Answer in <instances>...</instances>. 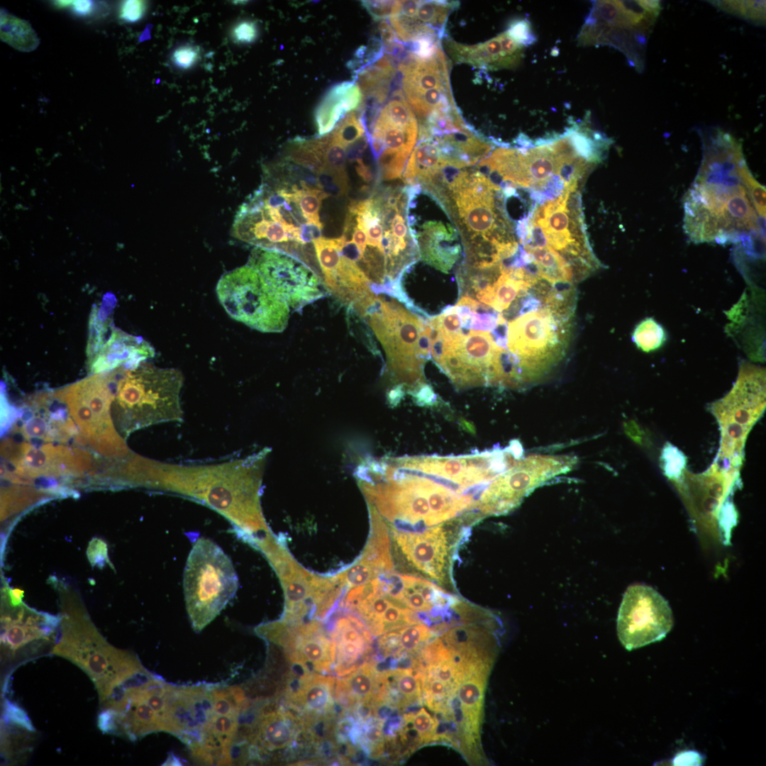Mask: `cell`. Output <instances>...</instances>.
<instances>
[{
    "label": "cell",
    "mask_w": 766,
    "mask_h": 766,
    "mask_svg": "<svg viewBox=\"0 0 766 766\" xmlns=\"http://www.w3.org/2000/svg\"><path fill=\"white\" fill-rule=\"evenodd\" d=\"M409 187L376 185L352 201L343 233L315 243L318 262L331 287L353 293L387 294L409 306L404 274L421 258L409 221Z\"/></svg>",
    "instance_id": "obj_1"
},
{
    "label": "cell",
    "mask_w": 766,
    "mask_h": 766,
    "mask_svg": "<svg viewBox=\"0 0 766 766\" xmlns=\"http://www.w3.org/2000/svg\"><path fill=\"white\" fill-rule=\"evenodd\" d=\"M703 157L684 199V230L694 243L740 242L765 236L746 187L751 173L742 145L720 128L701 133Z\"/></svg>",
    "instance_id": "obj_2"
},
{
    "label": "cell",
    "mask_w": 766,
    "mask_h": 766,
    "mask_svg": "<svg viewBox=\"0 0 766 766\" xmlns=\"http://www.w3.org/2000/svg\"><path fill=\"white\" fill-rule=\"evenodd\" d=\"M328 196L279 162L265 168L261 184L239 207L231 235L255 247L289 255L321 278L313 241L322 237L319 211Z\"/></svg>",
    "instance_id": "obj_3"
},
{
    "label": "cell",
    "mask_w": 766,
    "mask_h": 766,
    "mask_svg": "<svg viewBox=\"0 0 766 766\" xmlns=\"http://www.w3.org/2000/svg\"><path fill=\"white\" fill-rule=\"evenodd\" d=\"M417 187L439 204L456 228L462 263L496 262L518 252L503 189L476 165L451 162Z\"/></svg>",
    "instance_id": "obj_4"
},
{
    "label": "cell",
    "mask_w": 766,
    "mask_h": 766,
    "mask_svg": "<svg viewBox=\"0 0 766 766\" xmlns=\"http://www.w3.org/2000/svg\"><path fill=\"white\" fill-rule=\"evenodd\" d=\"M243 461L211 465L165 464L152 460L150 486L177 492L206 503L250 532L264 531Z\"/></svg>",
    "instance_id": "obj_5"
},
{
    "label": "cell",
    "mask_w": 766,
    "mask_h": 766,
    "mask_svg": "<svg viewBox=\"0 0 766 766\" xmlns=\"http://www.w3.org/2000/svg\"><path fill=\"white\" fill-rule=\"evenodd\" d=\"M357 313L381 343L396 381L411 392L425 384L423 367L431 357V316L413 312L396 300L374 294Z\"/></svg>",
    "instance_id": "obj_6"
},
{
    "label": "cell",
    "mask_w": 766,
    "mask_h": 766,
    "mask_svg": "<svg viewBox=\"0 0 766 766\" xmlns=\"http://www.w3.org/2000/svg\"><path fill=\"white\" fill-rule=\"evenodd\" d=\"M113 377V418L124 437L148 426L182 420L179 370L140 364L124 366Z\"/></svg>",
    "instance_id": "obj_7"
},
{
    "label": "cell",
    "mask_w": 766,
    "mask_h": 766,
    "mask_svg": "<svg viewBox=\"0 0 766 766\" xmlns=\"http://www.w3.org/2000/svg\"><path fill=\"white\" fill-rule=\"evenodd\" d=\"M410 476L384 489L370 492L381 513L409 526H435L473 508L471 495L460 493L425 476Z\"/></svg>",
    "instance_id": "obj_8"
},
{
    "label": "cell",
    "mask_w": 766,
    "mask_h": 766,
    "mask_svg": "<svg viewBox=\"0 0 766 766\" xmlns=\"http://www.w3.org/2000/svg\"><path fill=\"white\" fill-rule=\"evenodd\" d=\"M238 586L229 557L216 543L200 538L192 547L184 572L186 608L195 631L212 621L235 595Z\"/></svg>",
    "instance_id": "obj_9"
},
{
    "label": "cell",
    "mask_w": 766,
    "mask_h": 766,
    "mask_svg": "<svg viewBox=\"0 0 766 766\" xmlns=\"http://www.w3.org/2000/svg\"><path fill=\"white\" fill-rule=\"evenodd\" d=\"M430 326L431 356L457 389L496 385L503 350L490 332L470 329L462 323L453 331Z\"/></svg>",
    "instance_id": "obj_10"
},
{
    "label": "cell",
    "mask_w": 766,
    "mask_h": 766,
    "mask_svg": "<svg viewBox=\"0 0 766 766\" xmlns=\"http://www.w3.org/2000/svg\"><path fill=\"white\" fill-rule=\"evenodd\" d=\"M111 377L95 374L57 392L55 395L66 404L85 443L106 457H126L129 449L116 431L111 415L114 399Z\"/></svg>",
    "instance_id": "obj_11"
},
{
    "label": "cell",
    "mask_w": 766,
    "mask_h": 766,
    "mask_svg": "<svg viewBox=\"0 0 766 766\" xmlns=\"http://www.w3.org/2000/svg\"><path fill=\"white\" fill-rule=\"evenodd\" d=\"M765 407V370L742 364L732 389L712 406L721 431L718 462L726 468L738 469L741 465L747 435Z\"/></svg>",
    "instance_id": "obj_12"
},
{
    "label": "cell",
    "mask_w": 766,
    "mask_h": 766,
    "mask_svg": "<svg viewBox=\"0 0 766 766\" xmlns=\"http://www.w3.org/2000/svg\"><path fill=\"white\" fill-rule=\"evenodd\" d=\"M216 291L228 315L253 329L279 333L288 324V304L248 265L222 275Z\"/></svg>",
    "instance_id": "obj_13"
},
{
    "label": "cell",
    "mask_w": 766,
    "mask_h": 766,
    "mask_svg": "<svg viewBox=\"0 0 766 766\" xmlns=\"http://www.w3.org/2000/svg\"><path fill=\"white\" fill-rule=\"evenodd\" d=\"M365 129L377 165L378 182L402 179L418 137V124L400 88L390 94Z\"/></svg>",
    "instance_id": "obj_14"
},
{
    "label": "cell",
    "mask_w": 766,
    "mask_h": 766,
    "mask_svg": "<svg viewBox=\"0 0 766 766\" xmlns=\"http://www.w3.org/2000/svg\"><path fill=\"white\" fill-rule=\"evenodd\" d=\"M80 667L93 682L100 703L119 684L146 670L134 654L107 643L94 631L66 633L51 651Z\"/></svg>",
    "instance_id": "obj_15"
},
{
    "label": "cell",
    "mask_w": 766,
    "mask_h": 766,
    "mask_svg": "<svg viewBox=\"0 0 766 766\" xmlns=\"http://www.w3.org/2000/svg\"><path fill=\"white\" fill-rule=\"evenodd\" d=\"M282 581L285 611L282 620L322 619L332 611L344 584L337 575L323 577L303 568L284 548L269 556Z\"/></svg>",
    "instance_id": "obj_16"
},
{
    "label": "cell",
    "mask_w": 766,
    "mask_h": 766,
    "mask_svg": "<svg viewBox=\"0 0 766 766\" xmlns=\"http://www.w3.org/2000/svg\"><path fill=\"white\" fill-rule=\"evenodd\" d=\"M576 462L567 455H531L493 479L475 501L482 516L500 515L516 508L535 488L551 477L570 470Z\"/></svg>",
    "instance_id": "obj_17"
},
{
    "label": "cell",
    "mask_w": 766,
    "mask_h": 766,
    "mask_svg": "<svg viewBox=\"0 0 766 766\" xmlns=\"http://www.w3.org/2000/svg\"><path fill=\"white\" fill-rule=\"evenodd\" d=\"M521 455L513 445L482 453L457 457L421 456L404 461L406 470L431 478L455 491L485 487L512 467Z\"/></svg>",
    "instance_id": "obj_18"
},
{
    "label": "cell",
    "mask_w": 766,
    "mask_h": 766,
    "mask_svg": "<svg viewBox=\"0 0 766 766\" xmlns=\"http://www.w3.org/2000/svg\"><path fill=\"white\" fill-rule=\"evenodd\" d=\"M673 624L667 601L654 589L636 584L623 594L617 617V634L628 650L663 639Z\"/></svg>",
    "instance_id": "obj_19"
},
{
    "label": "cell",
    "mask_w": 766,
    "mask_h": 766,
    "mask_svg": "<svg viewBox=\"0 0 766 766\" xmlns=\"http://www.w3.org/2000/svg\"><path fill=\"white\" fill-rule=\"evenodd\" d=\"M257 632L281 647L287 660L305 672L326 674L333 669L335 645L318 619L296 622L282 619L260 626Z\"/></svg>",
    "instance_id": "obj_20"
},
{
    "label": "cell",
    "mask_w": 766,
    "mask_h": 766,
    "mask_svg": "<svg viewBox=\"0 0 766 766\" xmlns=\"http://www.w3.org/2000/svg\"><path fill=\"white\" fill-rule=\"evenodd\" d=\"M247 265L296 311H301L326 293L322 279L314 271L286 253L255 247Z\"/></svg>",
    "instance_id": "obj_21"
},
{
    "label": "cell",
    "mask_w": 766,
    "mask_h": 766,
    "mask_svg": "<svg viewBox=\"0 0 766 766\" xmlns=\"http://www.w3.org/2000/svg\"><path fill=\"white\" fill-rule=\"evenodd\" d=\"M2 453L12 463L13 472L23 477L77 474L89 470L91 465L87 451L63 445L35 447L8 440L3 444Z\"/></svg>",
    "instance_id": "obj_22"
},
{
    "label": "cell",
    "mask_w": 766,
    "mask_h": 766,
    "mask_svg": "<svg viewBox=\"0 0 766 766\" xmlns=\"http://www.w3.org/2000/svg\"><path fill=\"white\" fill-rule=\"evenodd\" d=\"M340 606L357 616L374 636L420 622L412 610L384 591L379 577L350 588Z\"/></svg>",
    "instance_id": "obj_23"
},
{
    "label": "cell",
    "mask_w": 766,
    "mask_h": 766,
    "mask_svg": "<svg viewBox=\"0 0 766 766\" xmlns=\"http://www.w3.org/2000/svg\"><path fill=\"white\" fill-rule=\"evenodd\" d=\"M390 537L395 554L411 567L439 583L445 580L449 544L443 526H432L419 532L392 527Z\"/></svg>",
    "instance_id": "obj_24"
},
{
    "label": "cell",
    "mask_w": 766,
    "mask_h": 766,
    "mask_svg": "<svg viewBox=\"0 0 766 766\" xmlns=\"http://www.w3.org/2000/svg\"><path fill=\"white\" fill-rule=\"evenodd\" d=\"M335 679L318 672H305L294 689L287 692V704L300 714L304 726L330 718L335 708Z\"/></svg>",
    "instance_id": "obj_25"
},
{
    "label": "cell",
    "mask_w": 766,
    "mask_h": 766,
    "mask_svg": "<svg viewBox=\"0 0 766 766\" xmlns=\"http://www.w3.org/2000/svg\"><path fill=\"white\" fill-rule=\"evenodd\" d=\"M335 645V673L344 677L362 664L372 642V633L355 614L338 613L328 632Z\"/></svg>",
    "instance_id": "obj_26"
},
{
    "label": "cell",
    "mask_w": 766,
    "mask_h": 766,
    "mask_svg": "<svg viewBox=\"0 0 766 766\" xmlns=\"http://www.w3.org/2000/svg\"><path fill=\"white\" fill-rule=\"evenodd\" d=\"M417 240L420 257L428 265L448 273L461 255L459 234L452 222L441 219L410 224Z\"/></svg>",
    "instance_id": "obj_27"
},
{
    "label": "cell",
    "mask_w": 766,
    "mask_h": 766,
    "mask_svg": "<svg viewBox=\"0 0 766 766\" xmlns=\"http://www.w3.org/2000/svg\"><path fill=\"white\" fill-rule=\"evenodd\" d=\"M301 727H304L303 721L296 714L270 704L260 709L250 727L248 741L258 753L279 752L292 746Z\"/></svg>",
    "instance_id": "obj_28"
},
{
    "label": "cell",
    "mask_w": 766,
    "mask_h": 766,
    "mask_svg": "<svg viewBox=\"0 0 766 766\" xmlns=\"http://www.w3.org/2000/svg\"><path fill=\"white\" fill-rule=\"evenodd\" d=\"M384 591L413 611L429 612L445 604L443 590L424 578L392 572L379 577Z\"/></svg>",
    "instance_id": "obj_29"
},
{
    "label": "cell",
    "mask_w": 766,
    "mask_h": 766,
    "mask_svg": "<svg viewBox=\"0 0 766 766\" xmlns=\"http://www.w3.org/2000/svg\"><path fill=\"white\" fill-rule=\"evenodd\" d=\"M363 101L362 91L355 80L338 83L330 88L315 111L319 136L331 133L346 115L361 108Z\"/></svg>",
    "instance_id": "obj_30"
},
{
    "label": "cell",
    "mask_w": 766,
    "mask_h": 766,
    "mask_svg": "<svg viewBox=\"0 0 766 766\" xmlns=\"http://www.w3.org/2000/svg\"><path fill=\"white\" fill-rule=\"evenodd\" d=\"M153 355L154 350L146 341L116 330L100 352L91 360V370L94 374H99L123 365L135 367Z\"/></svg>",
    "instance_id": "obj_31"
},
{
    "label": "cell",
    "mask_w": 766,
    "mask_h": 766,
    "mask_svg": "<svg viewBox=\"0 0 766 766\" xmlns=\"http://www.w3.org/2000/svg\"><path fill=\"white\" fill-rule=\"evenodd\" d=\"M381 674L370 662H364L335 684V701L352 708L372 704L379 691Z\"/></svg>",
    "instance_id": "obj_32"
},
{
    "label": "cell",
    "mask_w": 766,
    "mask_h": 766,
    "mask_svg": "<svg viewBox=\"0 0 766 766\" xmlns=\"http://www.w3.org/2000/svg\"><path fill=\"white\" fill-rule=\"evenodd\" d=\"M371 512L370 533L362 553L356 562L380 577L394 571L391 537L384 521L375 510Z\"/></svg>",
    "instance_id": "obj_33"
},
{
    "label": "cell",
    "mask_w": 766,
    "mask_h": 766,
    "mask_svg": "<svg viewBox=\"0 0 766 766\" xmlns=\"http://www.w3.org/2000/svg\"><path fill=\"white\" fill-rule=\"evenodd\" d=\"M487 676L485 673H475L465 678L455 693L457 702L454 704L463 716L465 731L474 737L478 736Z\"/></svg>",
    "instance_id": "obj_34"
},
{
    "label": "cell",
    "mask_w": 766,
    "mask_h": 766,
    "mask_svg": "<svg viewBox=\"0 0 766 766\" xmlns=\"http://www.w3.org/2000/svg\"><path fill=\"white\" fill-rule=\"evenodd\" d=\"M433 636L431 630L421 622L407 625L380 635L378 645L384 655L413 654Z\"/></svg>",
    "instance_id": "obj_35"
},
{
    "label": "cell",
    "mask_w": 766,
    "mask_h": 766,
    "mask_svg": "<svg viewBox=\"0 0 766 766\" xmlns=\"http://www.w3.org/2000/svg\"><path fill=\"white\" fill-rule=\"evenodd\" d=\"M458 6L457 1H404L397 13L411 17L420 26L430 28L443 37L449 14Z\"/></svg>",
    "instance_id": "obj_36"
},
{
    "label": "cell",
    "mask_w": 766,
    "mask_h": 766,
    "mask_svg": "<svg viewBox=\"0 0 766 766\" xmlns=\"http://www.w3.org/2000/svg\"><path fill=\"white\" fill-rule=\"evenodd\" d=\"M0 25L1 40L15 49L30 52L38 47L37 34L26 21L1 10Z\"/></svg>",
    "instance_id": "obj_37"
},
{
    "label": "cell",
    "mask_w": 766,
    "mask_h": 766,
    "mask_svg": "<svg viewBox=\"0 0 766 766\" xmlns=\"http://www.w3.org/2000/svg\"><path fill=\"white\" fill-rule=\"evenodd\" d=\"M212 711L218 715L239 716L248 706L243 690L238 686L211 688Z\"/></svg>",
    "instance_id": "obj_38"
},
{
    "label": "cell",
    "mask_w": 766,
    "mask_h": 766,
    "mask_svg": "<svg viewBox=\"0 0 766 766\" xmlns=\"http://www.w3.org/2000/svg\"><path fill=\"white\" fill-rule=\"evenodd\" d=\"M35 623V619L29 617L23 625L20 619L15 621L12 625H8L1 637V641L12 653V657L16 655V651L29 642L49 633L50 628H38Z\"/></svg>",
    "instance_id": "obj_39"
},
{
    "label": "cell",
    "mask_w": 766,
    "mask_h": 766,
    "mask_svg": "<svg viewBox=\"0 0 766 766\" xmlns=\"http://www.w3.org/2000/svg\"><path fill=\"white\" fill-rule=\"evenodd\" d=\"M716 7L753 23L765 22V1H712Z\"/></svg>",
    "instance_id": "obj_40"
},
{
    "label": "cell",
    "mask_w": 766,
    "mask_h": 766,
    "mask_svg": "<svg viewBox=\"0 0 766 766\" xmlns=\"http://www.w3.org/2000/svg\"><path fill=\"white\" fill-rule=\"evenodd\" d=\"M632 338L637 347L650 352L660 347L666 339L662 327L653 318H647L637 325Z\"/></svg>",
    "instance_id": "obj_41"
},
{
    "label": "cell",
    "mask_w": 766,
    "mask_h": 766,
    "mask_svg": "<svg viewBox=\"0 0 766 766\" xmlns=\"http://www.w3.org/2000/svg\"><path fill=\"white\" fill-rule=\"evenodd\" d=\"M407 718L418 736L420 742L436 740L437 721L424 708L414 714L409 715Z\"/></svg>",
    "instance_id": "obj_42"
},
{
    "label": "cell",
    "mask_w": 766,
    "mask_h": 766,
    "mask_svg": "<svg viewBox=\"0 0 766 766\" xmlns=\"http://www.w3.org/2000/svg\"><path fill=\"white\" fill-rule=\"evenodd\" d=\"M663 470L669 477H677L685 466V457L677 448L666 444L662 453Z\"/></svg>",
    "instance_id": "obj_43"
},
{
    "label": "cell",
    "mask_w": 766,
    "mask_h": 766,
    "mask_svg": "<svg viewBox=\"0 0 766 766\" xmlns=\"http://www.w3.org/2000/svg\"><path fill=\"white\" fill-rule=\"evenodd\" d=\"M506 32L511 39L524 47L533 44L535 40L531 26L526 19L512 21Z\"/></svg>",
    "instance_id": "obj_44"
},
{
    "label": "cell",
    "mask_w": 766,
    "mask_h": 766,
    "mask_svg": "<svg viewBox=\"0 0 766 766\" xmlns=\"http://www.w3.org/2000/svg\"><path fill=\"white\" fill-rule=\"evenodd\" d=\"M362 5L374 20L384 21L397 11L399 1H363Z\"/></svg>",
    "instance_id": "obj_45"
},
{
    "label": "cell",
    "mask_w": 766,
    "mask_h": 766,
    "mask_svg": "<svg viewBox=\"0 0 766 766\" xmlns=\"http://www.w3.org/2000/svg\"><path fill=\"white\" fill-rule=\"evenodd\" d=\"M199 57V51L198 48L190 45H185L175 49L171 59L177 67L182 69H188L196 62Z\"/></svg>",
    "instance_id": "obj_46"
},
{
    "label": "cell",
    "mask_w": 766,
    "mask_h": 766,
    "mask_svg": "<svg viewBox=\"0 0 766 766\" xmlns=\"http://www.w3.org/2000/svg\"><path fill=\"white\" fill-rule=\"evenodd\" d=\"M257 28L254 22L244 21L237 24L233 30V37L238 43L253 42L257 36Z\"/></svg>",
    "instance_id": "obj_47"
},
{
    "label": "cell",
    "mask_w": 766,
    "mask_h": 766,
    "mask_svg": "<svg viewBox=\"0 0 766 766\" xmlns=\"http://www.w3.org/2000/svg\"><path fill=\"white\" fill-rule=\"evenodd\" d=\"M145 11L143 1L129 0L123 2L121 9V17L128 22H135L142 18Z\"/></svg>",
    "instance_id": "obj_48"
},
{
    "label": "cell",
    "mask_w": 766,
    "mask_h": 766,
    "mask_svg": "<svg viewBox=\"0 0 766 766\" xmlns=\"http://www.w3.org/2000/svg\"><path fill=\"white\" fill-rule=\"evenodd\" d=\"M704 757L695 750H685L678 753L673 758V765H701Z\"/></svg>",
    "instance_id": "obj_49"
},
{
    "label": "cell",
    "mask_w": 766,
    "mask_h": 766,
    "mask_svg": "<svg viewBox=\"0 0 766 766\" xmlns=\"http://www.w3.org/2000/svg\"><path fill=\"white\" fill-rule=\"evenodd\" d=\"M411 394L420 404H431L436 399V395L432 388L426 384L412 392Z\"/></svg>",
    "instance_id": "obj_50"
},
{
    "label": "cell",
    "mask_w": 766,
    "mask_h": 766,
    "mask_svg": "<svg viewBox=\"0 0 766 766\" xmlns=\"http://www.w3.org/2000/svg\"><path fill=\"white\" fill-rule=\"evenodd\" d=\"M69 4H72L74 10L80 14H87L92 9V4L89 1H69Z\"/></svg>",
    "instance_id": "obj_51"
}]
</instances>
